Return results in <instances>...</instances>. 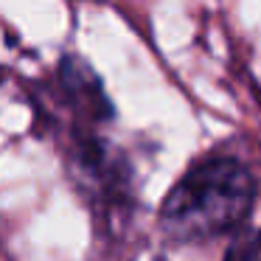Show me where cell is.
Listing matches in <instances>:
<instances>
[{
  "label": "cell",
  "mask_w": 261,
  "mask_h": 261,
  "mask_svg": "<svg viewBox=\"0 0 261 261\" xmlns=\"http://www.w3.org/2000/svg\"><path fill=\"white\" fill-rule=\"evenodd\" d=\"M225 261H261V233H247L230 247Z\"/></svg>",
  "instance_id": "cell-2"
},
{
  "label": "cell",
  "mask_w": 261,
  "mask_h": 261,
  "mask_svg": "<svg viewBox=\"0 0 261 261\" xmlns=\"http://www.w3.org/2000/svg\"><path fill=\"white\" fill-rule=\"evenodd\" d=\"M255 182L236 158H208L191 166L160 208V227L177 242H202L247 219Z\"/></svg>",
  "instance_id": "cell-1"
}]
</instances>
